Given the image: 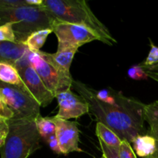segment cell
<instances>
[{
  "label": "cell",
  "instance_id": "6da1fadb",
  "mask_svg": "<svg viewBox=\"0 0 158 158\" xmlns=\"http://www.w3.org/2000/svg\"><path fill=\"white\" fill-rule=\"evenodd\" d=\"M72 86L88 103L98 122L114 131L122 140L132 143L137 136L143 135L146 104L138 100L128 106H113L97 100L94 89L82 82L73 80Z\"/></svg>",
  "mask_w": 158,
  "mask_h": 158
},
{
  "label": "cell",
  "instance_id": "7a4b0ae2",
  "mask_svg": "<svg viewBox=\"0 0 158 158\" xmlns=\"http://www.w3.org/2000/svg\"><path fill=\"white\" fill-rule=\"evenodd\" d=\"M43 7L54 19L84 26L109 46L117 43L108 28L94 15L84 0H44Z\"/></svg>",
  "mask_w": 158,
  "mask_h": 158
},
{
  "label": "cell",
  "instance_id": "3957f363",
  "mask_svg": "<svg viewBox=\"0 0 158 158\" xmlns=\"http://www.w3.org/2000/svg\"><path fill=\"white\" fill-rule=\"evenodd\" d=\"M54 19L44 8L25 6L0 9V25L12 23L17 42L23 43L35 31L52 29Z\"/></svg>",
  "mask_w": 158,
  "mask_h": 158
},
{
  "label": "cell",
  "instance_id": "277c9868",
  "mask_svg": "<svg viewBox=\"0 0 158 158\" xmlns=\"http://www.w3.org/2000/svg\"><path fill=\"white\" fill-rule=\"evenodd\" d=\"M9 133L1 158H28L40 148L35 120L12 118L8 120Z\"/></svg>",
  "mask_w": 158,
  "mask_h": 158
},
{
  "label": "cell",
  "instance_id": "5b68a950",
  "mask_svg": "<svg viewBox=\"0 0 158 158\" xmlns=\"http://www.w3.org/2000/svg\"><path fill=\"white\" fill-rule=\"evenodd\" d=\"M28 60L35 69L48 89L56 97L58 94L71 89L73 79L71 74H66L56 69L44 60L39 52H28Z\"/></svg>",
  "mask_w": 158,
  "mask_h": 158
},
{
  "label": "cell",
  "instance_id": "8992f818",
  "mask_svg": "<svg viewBox=\"0 0 158 158\" xmlns=\"http://www.w3.org/2000/svg\"><path fill=\"white\" fill-rule=\"evenodd\" d=\"M0 94L15 114L14 118L35 120L40 116V106L21 88L0 81Z\"/></svg>",
  "mask_w": 158,
  "mask_h": 158
},
{
  "label": "cell",
  "instance_id": "52a82bcc",
  "mask_svg": "<svg viewBox=\"0 0 158 158\" xmlns=\"http://www.w3.org/2000/svg\"><path fill=\"white\" fill-rule=\"evenodd\" d=\"M52 30L58 40V49L79 48L94 40L100 41V38L90 29L78 25L65 23L55 19Z\"/></svg>",
  "mask_w": 158,
  "mask_h": 158
},
{
  "label": "cell",
  "instance_id": "ba28073f",
  "mask_svg": "<svg viewBox=\"0 0 158 158\" xmlns=\"http://www.w3.org/2000/svg\"><path fill=\"white\" fill-rule=\"evenodd\" d=\"M28 52L23 58L15 63V66L32 98L40 106L46 107L52 103L55 97L46 88L36 71L30 65L28 60Z\"/></svg>",
  "mask_w": 158,
  "mask_h": 158
},
{
  "label": "cell",
  "instance_id": "9c48e42d",
  "mask_svg": "<svg viewBox=\"0 0 158 158\" xmlns=\"http://www.w3.org/2000/svg\"><path fill=\"white\" fill-rule=\"evenodd\" d=\"M58 101L59 111L56 117L68 120L77 119L89 111L88 103L80 97L72 92L71 89L60 93L56 96Z\"/></svg>",
  "mask_w": 158,
  "mask_h": 158
},
{
  "label": "cell",
  "instance_id": "30bf717a",
  "mask_svg": "<svg viewBox=\"0 0 158 158\" xmlns=\"http://www.w3.org/2000/svg\"><path fill=\"white\" fill-rule=\"evenodd\" d=\"M56 126V136L60 144L61 154L66 155L71 152H83L79 147L80 136L77 123L56 117H52Z\"/></svg>",
  "mask_w": 158,
  "mask_h": 158
},
{
  "label": "cell",
  "instance_id": "8fae6325",
  "mask_svg": "<svg viewBox=\"0 0 158 158\" xmlns=\"http://www.w3.org/2000/svg\"><path fill=\"white\" fill-rule=\"evenodd\" d=\"M77 50V48H62L57 49V52L55 53H49L41 50L38 52L46 61L50 63L56 69L66 74H70L69 69Z\"/></svg>",
  "mask_w": 158,
  "mask_h": 158
},
{
  "label": "cell",
  "instance_id": "7c38bea8",
  "mask_svg": "<svg viewBox=\"0 0 158 158\" xmlns=\"http://www.w3.org/2000/svg\"><path fill=\"white\" fill-rule=\"evenodd\" d=\"M29 51L27 46L23 43L0 41V62H6L15 66Z\"/></svg>",
  "mask_w": 158,
  "mask_h": 158
},
{
  "label": "cell",
  "instance_id": "4fadbf2b",
  "mask_svg": "<svg viewBox=\"0 0 158 158\" xmlns=\"http://www.w3.org/2000/svg\"><path fill=\"white\" fill-rule=\"evenodd\" d=\"M94 94L97 100L106 104L120 105V106H128L137 103L138 100L134 98L125 97L121 92H117L111 88L96 90L94 89Z\"/></svg>",
  "mask_w": 158,
  "mask_h": 158
},
{
  "label": "cell",
  "instance_id": "5bb4252c",
  "mask_svg": "<svg viewBox=\"0 0 158 158\" xmlns=\"http://www.w3.org/2000/svg\"><path fill=\"white\" fill-rule=\"evenodd\" d=\"M0 81L6 84L18 86L31 96L29 89L24 84L18 70L14 65L6 62H0Z\"/></svg>",
  "mask_w": 158,
  "mask_h": 158
},
{
  "label": "cell",
  "instance_id": "9a60e30c",
  "mask_svg": "<svg viewBox=\"0 0 158 158\" xmlns=\"http://www.w3.org/2000/svg\"><path fill=\"white\" fill-rule=\"evenodd\" d=\"M132 143L136 154L139 157H150L154 155L157 151L156 140L151 134L137 136Z\"/></svg>",
  "mask_w": 158,
  "mask_h": 158
},
{
  "label": "cell",
  "instance_id": "2e32d148",
  "mask_svg": "<svg viewBox=\"0 0 158 158\" xmlns=\"http://www.w3.org/2000/svg\"><path fill=\"white\" fill-rule=\"evenodd\" d=\"M96 134L99 140L103 141L108 147L114 148L117 151L120 150L122 140L114 131L102 123L97 122L96 126Z\"/></svg>",
  "mask_w": 158,
  "mask_h": 158
},
{
  "label": "cell",
  "instance_id": "e0dca14e",
  "mask_svg": "<svg viewBox=\"0 0 158 158\" xmlns=\"http://www.w3.org/2000/svg\"><path fill=\"white\" fill-rule=\"evenodd\" d=\"M51 32H53L52 29H42L35 31L27 37L23 44L27 46L28 49L32 52H38L43 47L46 39Z\"/></svg>",
  "mask_w": 158,
  "mask_h": 158
},
{
  "label": "cell",
  "instance_id": "ac0fdd59",
  "mask_svg": "<svg viewBox=\"0 0 158 158\" xmlns=\"http://www.w3.org/2000/svg\"><path fill=\"white\" fill-rule=\"evenodd\" d=\"M35 125L39 134L44 140L55 135L56 126L52 117H43L41 115L35 119Z\"/></svg>",
  "mask_w": 158,
  "mask_h": 158
},
{
  "label": "cell",
  "instance_id": "d6986e66",
  "mask_svg": "<svg viewBox=\"0 0 158 158\" xmlns=\"http://www.w3.org/2000/svg\"><path fill=\"white\" fill-rule=\"evenodd\" d=\"M0 41L18 43L12 23H6L0 25Z\"/></svg>",
  "mask_w": 158,
  "mask_h": 158
},
{
  "label": "cell",
  "instance_id": "ffe728a7",
  "mask_svg": "<svg viewBox=\"0 0 158 158\" xmlns=\"http://www.w3.org/2000/svg\"><path fill=\"white\" fill-rule=\"evenodd\" d=\"M127 73L128 77L134 80H146L149 78L144 70L140 66V64L131 66L128 70Z\"/></svg>",
  "mask_w": 158,
  "mask_h": 158
},
{
  "label": "cell",
  "instance_id": "44dd1931",
  "mask_svg": "<svg viewBox=\"0 0 158 158\" xmlns=\"http://www.w3.org/2000/svg\"><path fill=\"white\" fill-rule=\"evenodd\" d=\"M119 154L120 158H137L131 143H128L127 140H122L119 150Z\"/></svg>",
  "mask_w": 158,
  "mask_h": 158
},
{
  "label": "cell",
  "instance_id": "7402d4cb",
  "mask_svg": "<svg viewBox=\"0 0 158 158\" xmlns=\"http://www.w3.org/2000/svg\"><path fill=\"white\" fill-rule=\"evenodd\" d=\"M158 63V47L151 42V50L147 56L146 60L142 62L141 64L145 66H152Z\"/></svg>",
  "mask_w": 158,
  "mask_h": 158
},
{
  "label": "cell",
  "instance_id": "603a6c76",
  "mask_svg": "<svg viewBox=\"0 0 158 158\" xmlns=\"http://www.w3.org/2000/svg\"><path fill=\"white\" fill-rule=\"evenodd\" d=\"M0 117H3L8 120L14 118V117H15L14 113L6 104L1 94H0Z\"/></svg>",
  "mask_w": 158,
  "mask_h": 158
},
{
  "label": "cell",
  "instance_id": "cb8c5ba5",
  "mask_svg": "<svg viewBox=\"0 0 158 158\" xmlns=\"http://www.w3.org/2000/svg\"><path fill=\"white\" fill-rule=\"evenodd\" d=\"M98 140L102 151H103V154L106 158H120V154H119V151L110 148V147H108L107 145L105 144L103 141H101L99 139Z\"/></svg>",
  "mask_w": 158,
  "mask_h": 158
},
{
  "label": "cell",
  "instance_id": "d4e9b609",
  "mask_svg": "<svg viewBox=\"0 0 158 158\" xmlns=\"http://www.w3.org/2000/svg\"><path fill=\"white\" fill-rule=\"evenodd\" d=\"M27 6L25 0H0V9H10Z\"/></svg>",
  "mask_w": 158,
  "mask_h": 158
},
{
  "label": "cell",
  "instance_id": "484cf974",
  "mask_svg": "<svg viewBox=\"0 0 158 158\" xmlns=\"http://www.w3.org/2000/svg\"><path fill=\"white\" fill-rule=\"evenodd\" d=\"M46 142L47 143V144L49 145L50 149L52 150L53 152H55L57 154H61V151H60V144H59L58 140H57L56 136L52 135L50 137H49L48 139H46Z\"/></svg>",
  "mask_w": 158,
  "mask_h": 158
},
{
  "label": "cell",
  "instance_id": "4316f807",
  "mask_svg": "<svg viewBox=\"0 0 158 158\" xmlns=\"http://www.w3.org/2000/svg\"><path fill=\"white\" fill-rule=\"evenodd\" d=\"M27 6L32 7H42L44 0H25Z\"/></svg>",
  "mask_w": 158,
  "mask_h": 158
},
{
  "label": "cell",
  "instance_id": "83f0119b",
  "mask_svg": "<svg viewBox=\"0 0 158 158\" xmlns=\"http://www.w3.org/2000/svg\"><path fill=\"white\" fill-rule=\"evenodd\" d=\"M143 69V68H142ZM144 70V72L146 73L147 75L148 76V77L152 80H155L156 82L158 83V70H150V69H143Z\"/></svg>",
  "mask_w": 158,
  "mask_h": 158
},
{
  "label": "cell",
  "instance_id": "f1b7e54d",
  "mask_svg": "<svg viewBox=\"0 0 158 158\" xmlns=\"http://www.w3.org/2000/svg\"><path fill=\"white\" fill-rule=\"evenodd\" d=\"M0 131H9V123L8 120L0 117Z\"/></svg>",
  "mask_w": 158,
  "mask_h": 158
},
{
  "label": "cell",
  "instance_id": "f546056e",
  "mask_svg": "<svg viewBox=\"0 0 158 158\" xmlns=\"http://www.w3.org/2000/svg\"><path fill=\"white\" fill-rule=\"evenodd\" d=\"M8 133L9 131H0V149L4 146L5 143H6V138H7Z\"/></svg>",
  "mask_w": 158,
  "mask_h": 158
},
{
  "label": "cell",
  "instance_id": "4dcf8cb0",
  "mask_svg": "<svg viewBox=\"0 0 158 158\" xmlns=\"http://www.w3.org/2000/svg\"><path fill=\"white\" fill-rule=\"evenodd\" d=\"M140 66H141L143 69H151V70H158V63L157 64L152 65V66H145L140 63Z\"/></svg>",
  "mask_w": 158,
  "mask_h": 158
},
{
  "label": "cell",
  "instance_id": "1f68e13d",
  "mask_svg": "<svg viewBox=\"0 0 158 158\" xmlns=\"http://www.w3.org/2000/svg\"><path fill=\"white\" fill-rule=\"evenodd\" d=\"M152 137H154L156 140V148H157V151H156L154 156L158 157V134H150Z\"/></svg>",
  "mask_w": 158,
  "mask_h": 158
},
{
  "label": "cell",
  "instance_id": "d6a6232c",
  "mask_svg": "<svg viewBox=\"0 0 158 158\" xmlns=\"http://www.w3.org/2000/svg\"><path fill=\"white\" fill-rule=\"evenodd\" d=\"M148 158H158V157H156V156L153 155V156H151V157H148Z\"/></svg>",
  "mask_w": 158,
  "mask_h": 158
},
{
  "label": "cell",
  "instance_id": "836d02e7",
  "mask_svg": "<svg viewBox=\"0 0 158 158\" xmlns=\"http://www.w3.org/2000/svg\"><path fill=\"white\" fill-rule=\"evenodd\" d=\"M100 158H106V157H105V156L104 155H103V156H102V157H100Z\"/></svg>",
  "mask_w": 158,
  "mask_h": 158
},
{
  "label": "cell",
  "instance_id": "e575fe53",
  "mask_svg": "<svg viewBox=\"0 0 158 158\" xmlns=\"http://www.w3.org/2000/svg\"><path fill=\"white\" fill-rule=\"evenodd\" d=\"M150 70H151V69H150Z\"/></svg>",
  "mask_w": 158,
  "mask_h": 158
}]
</instances>
